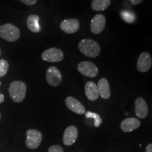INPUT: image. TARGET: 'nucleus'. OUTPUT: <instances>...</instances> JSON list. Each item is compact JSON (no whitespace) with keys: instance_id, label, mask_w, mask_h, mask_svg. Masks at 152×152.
<instances>
[{"instance_id":"nucleus-1","label":"nucleus","mask_w":152,"mask_h":152,"mask_svg":"<svg viewBox=\"0 0 152 152\" xmlns=\"http://www.w3.org/2000/svg\"><path fill=\"white\" fill-rule=\"evenodd\" d=\"M78 49L85 56L95 58L100 54V46L96 41L92 39H83L78 44Z\"/></svg>"},{"instance_id":"nucleus-2","label":"nucleus","mask_w":152,"mask_h":152,"mask_svg":"<svg viewBox=\"0 0 152 152\" xmlns=\"http://www.w3.org/2000/svg\"><path fill=\"white\" fill-rule=\"evenodd\" d=\"M27 87L22 81H14L10 84L9 88L11 99L16 103H20L26 97Z\"/></svg>"},{"instance_id":"nucleus-3","label":"nucleus","mask_w":152,"mask_h":152,"mask_svg":"<svg viewBox=\"0 0 152 152\" xmlns=\"http://www.w3.org/2000/svg\"><path fill=\"white\" fill-rule=\"evenodd\" d=\"M20 30L14 25L7 23L0 26V37L8 42H14L20 37Z\"/></svg>"},{"instance_id":"nucleus-4","label":"nucleus","mask_w":152,"mask_h":152,"mask_svg":"<svg viewBox=\"0 0 152 152\" xmlns=\"http://www.w3.org/2000/svg\"><path fill=\"white\" fill-rule=\"evenodd\" d=\"M42 140V134L39 131L30 129L26 132V145L28 149H37L40 145Z\"/></svg>"},{"instance_id":"nucleus-5","label":"nucleus","mask_w":152,"mask_h":152,"mask_svg":"<svg viewBox=\"0 0 152 152\" xmlns=\"http://www.w3.org/2000/svg\"><path fill=\"white\" fill-rule=\"evenodd\" d=\"M42 60L47 62H59L64 59V52L58 48H50L45 50L41 55Z\"/></svg>"},{"instance_id":"nucleus-6","label":"nucleus","mask_w":152,"mask_h":152,"mask_svg":"<svg viewBox=\"0 0 152 152\" xmlns=\"http://www.w3.org/2000/svg\"><path fill=\"white\" fill-rule=\"evenodd\" d=\"M77 70L83 75L94 77L97 75L99 70L95 64L90 61H82L77 65Z\"/></svg>"},{"instance_id":"nucleus-7","label":"nucleus","mask_w":152,"mask_h":152,"mask_svg":"<svg viewBox=\"0 0 152 152\" xmlns=\"http://www.w3.org/2000/svg\"><path fill=\"white\" fill-rule=\"evenodd\" d=\"M46 80L51 86L56 87L61 85L62 82V77L59 70L55 66H51L47 71Z\"/></svg>"},{"instance_id":"nucleus-8","label":"nucleus","mask_w":152,"mask_h":152,"mask_svg":"<svg viewBox=\"0 0 152 152\" xmlns=\"http://www.w3.org/2000/svg\"><path fill=\"white\" fill-rule=\"evenodd\" d=\"M152 65V58L151 54L149 52H142L140 55L138 61L137 63V68L142 73H146L149 71Z\"/></svg>"},{"instance_id":"nucleus-9","label":"nucleus","mask_w":152,"mask_h":152,"mask_svg":"<svg viewBox=\"0 0 152 152\" xmlns=\"http://www.w3.org/2000/svg\"><path fill=\"white\" fill-rule=\"evenodd\" d=\"M106 18L104 15L97 14L93 17L90 23V29L93 34L97 35L103 31L105 28Z\"/></svg>"},{"instance_id":"nucleus-10","label":"nucleus","mask_w":152,"mask_h":152,"mask_svg":"<svg viewBox=\"0 0 152 152\" xmlns=\"http://www.w3.org/2000/svg\"><path fill=\"white\" fill-rule=\"evenodd\" d=\"M78 136V131L75 126L71 125L66 129L63 135V142L66 146H71L75 143Z\"/></svg>"},{"instance_id":"nucleus-11","label":"nucleus","mask_w":152,"mask_h":152,"mask_svg":"<svg viewBox=\"0 0 152 152\" xmlns=\"http://www.w3.org/2000/svg\"><path fill=\"white\" fill-rule=\"evenodd\" d=\"M60 28L66 33H75L79 30L80 22L78 20L75 18L66 19L61 23Z\"/></svg>"},{"instance_id":"nucleus-12","label":"nucleus","mask_w":152,"mask_h":152,"mask_svg":"<svg viewBox=\"0 0 152 152\" xmlns=\"http://www.w3.org/2000/svg\"><path fill=\"white\" fill-rule=\"evenodd\" d=\"M65 102L68 109L78 115H83L86 112L85 106L73 96H68L66 99Z\"/></svg>"},{"instance_id":"nucleus-13","label":"nucleus","mask_w":152,"mask_h":152,"mask_svg":"<svg viewBox=\"0 0 152 152\" xmlns=\"http://www.w3.org/2000/svg\"><path fill=\"white\" fill-rule=\"evenodd\" d=\"M140 121L134 118H128L121 122V129L125 132H130L137 129L140 126Z\"/></svg>"},{"instance_id":"nucleus-14","label":"nucleus","mask_w":152,"mask_h":152,"mask_svg":"<svg viewBox=\"0 0 152 152\" xmlns=\"http://www.w3.org/2000/svg\"><path fill=\"white\" fill-rule=\"evenodd\" d=\"M148 106L146 101L142 97H138L135 101V113L140 118H145L148 115Z\"/></svg>"},{"instance_id":"nucleus-15","label":"nucleus","mask_w":152,"mask_h":152,"mask_svg":"<svg viewBox=\"0 0 152 152\" xmlns=\"http://www.w3.org/2000/svg\"><path fill=\"white\" fill-rule=\"evenodd\" d=\"M85 94L89 100L96 101L99 96L97 85L92 81L87 82L85 85Z\"/></svg>"},{"instance_id":"nucleus-16","label":"nucleus","mask_w":152,"mask_h":152,"mask_svg":"<svg viewBox=\"0 0 152 152\" xmlns=\"http://www.w3.org/2000/svg\"><path fill=\"white\" fill-rule=\"evenodd\" d=\"M97 88L99 96L104 99H108L111 96V90H110L109 83L106 78L100 79L98 82Z\"/></svg>"},{"instance_id":"nucleus-17","label":"nucleus","mask_w":152,"mask_h":152,"mask_svg":"<svg viewBox=\"0 0 152 152\" xmlns=\"http://www.w3.org/2000/svg\"><path fill=\"white\" fill-rule=\"evenodd\" d=\"M39 17L37 15L31 14L27 18V26L30 31L33 33H39L41 28L39 24Z\"/></svg>"},{"instance_id":"nucleus-18","label":"nucleus","mask_w":152,"mask_h":152,"mask_svg":"<svg viewBox=\"0 0 152 152\" xmlns=\"http://www.w3.org/2000/svg\"><path fill=\"white\" fill-rule=\"evenodd\" d=\"M111 5V0H92L91 7L94 11H104Z\"/></svg>"},{"instance_id":"nucleus-19","label":"nucleus","mask_w":152,"mask_h":152,"mask_svg":"<svg viewBox=\"0 0 152 152\" xmlns=\"http://www.w3.org/2000/svg\"><path fill=\"white\" fill-rule=\"evenodd\" d=\"M85 116H86L87 118H92L94 120V125L96 128H99L102 124V118L100 117V115L98 113L92 111H87L85 112Z\"/></svg>"},{"instance_id":"nucleus-20","label":"nucleus","mask_w":152,"mask_h":152,"mask_svg":"<svg viewBox=\"0 0 152 152\" xmlns=\"http://www.w3.org/2000/svg\"><path fill=\"white\" fill-rule=\"evenodd\" d=\"M121 16L128 23H132L135 21V16L133 13L129 11H121Z\"/></svg>"},{"instance_id":"nucleus-21","label":"nucleus","mask_w":152,"mask_h":152,"mask_svg":"<svg viewBox=\"0 0 152 152\" xmlns=\"http://www.w3.org/2000/svg\"><path fill=\"white\" fill-rule=\"evenodd\" d=\"M9 63L4 59L0 60V77H4L9 71Z\"/></svg>"},{"instance_id":"nucleus-22","label":"nucleus","mask_w":152,"mask_h":152,"mask_svg":"<svg viewBox=\"0 0 152 152\" xmlns=\"http://www.w3.org/2000/svg\"><path fill=\"white\" fill-rule=\"evenodd\" d=\"M47 152H64V149L58 145H52L49 148Z\"/></svg>"},{"instance_id":"nucleus-23","label":"nucleus","mask_w":152,"mask_h":152,"mask_svg":"<svg viewBox=\"0 0 152 152\" xmlns=\"http://www.w3.org/2000/svg\"><path fill=\"white\" fill-rule=\"evenodd\" d=\"M20 1H21L22 2L25 4L26 5L32 6L37 3V0H20Z\"/></svg>"},{"instance_id":"nucleus-24","label":"nucleus","mask_w":152,"mask_h":152,"mask_svg":"<svg viewBox=\"0 0 152 152\" xmlns=\"http://www.w3.org/2000/svg\"><path fill=\"white\" fill-rule=\"evenodd\" d=\"M130 1L133 5H137L139 4L142 3L144 0H130Z\"/></svg>"},{"instance_id":"nucleus-25","label":"nucleus","mask_w":152,"mask_h":152,"mask_svg":"<svg viewBox=\"0 0 152 152\" xmlns=\"http://www.w3.org/2000/svg\"><path fill=\"white\" fill-rule=\"evenodd\" d=\"M146 152H152V144H149L146 148Z\"/></svg>"},{"instance_id":"nucleus-26","label":"nucleus","mask_w":152,"mask_h":152,"mask_svg":"<svg viewBox=\"0 0 152 152\" xmlns=\"http://www.w3.org/2000/svg\"><path fill=\"white\" fill-rule=\"evenodd\" d=\"M4 101V96L2 94L0 93V104L3 103Z\"/></svg>"},{"instance_id":"nucleus-27","label":"nucleus","mask_w":152,"mask_h":152,"mask_svg":"<svg viewBox=\"0 0 152 152\" xmlns=\"http://www.w3.org/2000/svg\"><path fill=\"white\" fill-rule=\"evenodd\" d=\"M0 120H1V113H0Z\"/></svg>"},{"instance_id":"nucleus-28","label":"nucleus","mask_w":152,"mask_h":152,"mask_svg":"<svg viewBox=\"0 0 152 152\" xmlns=\"http://www.w3.org/2000/svg\"><path fill=\"white\" fill-rule=\"evenodd\" d=\"M0 55H1V50H0Z\"/></svg>"},{"instance_id":"nucleus-29","label":"nucleus","mask_w":152,"mask_h":152,"mask_svg":"<svg viewBox=\"0 0 152 152\" xmlns=\"http://www.w3.org/2000/svg\"><path fill=\"white\" fill-rule=\"evenodd\" d=\"M0 85H1V82H0Z\"/></svg>"}]
</instances>
